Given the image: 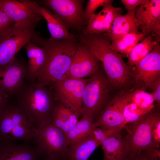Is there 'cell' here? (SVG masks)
<instances>
[{
  "mask_svg": "<svg viewBox=\"0 0 160 160\" xmlns=\"http://www.w3.org/2000/svg\"><path fill=\"white\" fill-rule=\"evenodd\" d=\"M79 40L91 50L101 65L113 89L128 90L134 84V74L122 55L111 47V40L103 33L80 34Z\"/></svg>",
  "mask_w": 160,
  "mask_h": 160,
  "instance_id": "1",
  "label": "cell"
},
{
  "mask_svg": "<svg viewBox=\"0 0 160 160\" xmlns=\"http://www.w3.org/2000/svg\"><path fill=\"white\" fill-rule=\"evenodd\" d=\"M33 42L44 47L46 53L44 65L38 74L36 82L50 89L56 83L65 79L77 50L76 39L56 41L44 39L40 36Z\"/></svg>",
  "mask_w": 160,
  "mask_h": 160,
  "instance_id": "2",
  "label": "cell"
},
{
  "mask_svg": "<svg viewBox=\"0 0 160 160\" xmlns=\"http://www.w3.org/2000/svg\"><path fill=\"white\" fill-rule=\"evenodd\" d=\"M17 104L36 129L52 120L55 101L52 90L36 82L25 85L16 94Z\"/></svg>",
  "mask_w": 160,
  "mask_h": 160,
  "instance_id": "3",
  "label": "cell"
},
{
  "mask_svg": "<svg viewBox=\"0 0 160 160\" xmlns=\"http://www.w3.org/2000/svg\"><path fill=\"white\" fill-rule=\"evenodd\" d=\"M113 89L102 66L87 79L82 97L80 113L93 123L111 97Z\"/></svg>",
  "mask_w": 160,
  "mask_h": 160,
  "instance_id": "4",
  "label": "cell"
},
{
  "mask_svg": "<svg viewBox=\"0 0 160 160\" xmlns=\"http://www.w3.org/2000/svg\"><path fill=\"white\" fill-rule=\"evenodd\" d=\"M35 128L23 110L8 102L0 111V141L25 142L33 139Z\"/></svg>",
  "mask_w": 160,
  "mask_h": 160,
  "instance_id": "5",
  "label": "cell"
},
{
  "mask_svg": "<svg viewBox=\"0 0 160 160\" xmlns=\"http://www.w3.org/2000/svg\"><path fill=\"white\" fill-rule=\"evenodd\" d=\"M160 118V108H156L137 121L127 124L124 129L129 145L128 155L143 150L158 148L154 143L152 130L155 121Z\"/></svg>",
  "mask_w": 160,
  "mask_h": 160,
  "instance_id": "6",
  "label": "cell"
},
{
  "mask_svg": "<svg viewBox=\"0 0 160 160\" xmlns=\"http://www.w3.org/2000/svg\"><path fill=\"white\" fill-rule=\"evenodd\" d=\"M34 130L33 140L45 157L64 160L68 146L65 133L56 127L52 120Z\"/></svg>",
  "mask_w": 160,
  "mask_h": 160,
  "instance_id": "7",
  "label": "cell"
},
{
  "mask_svg": "<svg viewBox=\"0 0 160 160\" xmlns=\"http://www.w3.org/2000/svg\"><path fill=\"white\" fill-rule=\"evenodd\" d=\"M84 2L82 0H43L37 2L39 5L50 9L68 31L73 28L79 31H82L87 23L83 7Z\"/></svg>",
  "mask_w": 160,
  "mask_h": 160,
  "instance_id": "8",
  "label": "cell"
},
{
  "mask_svg": "<svg viewBox=\"0 0 160 160\" xmlns=\"http://www.w3.org/2000/svg\"><path fill=\"white\" fill-rule=\"evenodd\" d=\"M35 28L17 23L7 35L0 37V67L9 63L21 48L39 36Z\"/></svg>",
  "mask_w": 160,
  "mask_h": 160,
  "instance_id": "9",
  "label": "cell"
},
{
  "mask_svg": "<svg viewBox=\"0 0 160 160\" xmlns=\"http://www.w3.org/2000/svg\"><path fill=\"white\" fill-rule=\"evenodd\" d=\"M134 74L135 88L146 91L151 89L156 79L160 77V44L136 64Z\"/></svg>",
  "mask_w": 160,
  "mask_h": 160,
  "instance_id": "10",
  "label": "cell"
},
{
  "mask_svg": "<svg viewBox=\"0 0 160 160\" xmlns=\"http://www.w3.org/2000/svg\"><path fill=\"white\" fill-rule=\"evenodd\" d=\"M87 79L65 78L55 83L52 89L55 101H59L73 110L80 113Z\"/></svg>",
  "mask_w": 160,
  "mask_h": 160,
  "instance_id": "11",
  "label": "cell"
},
{
  "mask_svg": "<svg viewBox=\"0 0 160 160\" xmlns=\"http://www.w3.org/2000/svg\"><path fill=\"white\" fill-rule=\"evenodd\" d=\"M127 91L119 90L111 97L93 123L94 127L103 129L122 127L124 129V111L126 103Z\"/></svg>",
  "mask_w": 160,
  "mask_h": 160,
  "instance_id": "12",
  "label": "cell"
},
{
  "mask_svg": "<svg viewBox=\"0 0 160 160\" xmlns=\"http://www.w3.org/2000/svg\"><path fill=\"white\" fill-rule=\"evenodd\" d=\"M126 99L124 115L128 122L137 121L157 107L151 94L139 89L127 90Z\"/></svg>",
  "mask_w": 160,
  "mask_h": 160,
  "instance_id": "13",
  "label": "cell"
},
{
  "mask_svg": "<svg viewBox=\"0 0 160 160\" xmlns=\"http://www.w3.org/2000/svg\"><path fill=\"white\" fill-rule=\"evenodd\" d=\"M102 66L90 49L78 42L75 54L65 78L84 79L96 73Z\"/></svg>",
  "mask_w": 160,
  "mask_h": 160,
  "instance_id": "14",
  "label": "cell"
},
{
  "mask_svg": "<svg viewBox=\"0 0 160 160\" xmlns=\"http://www.w3.org/2000/svg\"><path fill=\"white\" fill-rule=\"evenodd\" d=\"M27 65L15 57L0 67V89L9 96L16 94L24 85Z\"/></svg>",
  "mask_w": 160,
  "mask_h": 160,
  "instance_id": "15",
  "label": "cell"
},
{
  "mask_svg": "<svg viewBox=\"0 0 160 160\" xmlns=\"http://www.w3.org/2000/svg\"><path fill=\"white\" fill-rule=\"evenodd\" d=\"M0 9L17 24L36 27L43 19L20 0H0Z\"/></svg>",
  "mask_w": 160,
  "mask_h": 160,
  "instance_id": "16",
  "label": "cell"
},
{
  "mask_svg": "<svg viewBox=\"0 0 160 160\" xmlns=\"http://www.w3.org/2000/svg\"><path fill=\"white\" fill-rule=\"evenodd\" d=\"M44 157L37 147L27 143L0 142V160H43Z\"/></svg>",
  "mask_w": 160,
  "mask_h": 160,
  "instance_id": "17",
  "label": "cell"
},
{
  "mask_svg": "<svg viewBox=\"0 0 160 160\" xmlns=\"http://www.w3.org/2000/svg\"><path fill=\"white\" fill-rule=\"evenodd\" d=\"M33 12L41 15L46 20L51 40L59 41L67 39H76V36L70 34L62 23L49 9L39 5L37 1L20 0Z\"/></svg>",
  "mask_w": 160,
  "mask_h": 160,
  "instance_id": "18",
  "label": "cell"
},
{
  "mask_svg": "<svg viewBox=\"0 0 160 160\" xmlns=\"http://www.w3.org/2000/svg\"><path fill=\"white\" fill-rule=\"evenodd\" d=\"M143 23L136 17L135 10L121 15L115 19L109 32L103 34L111 40L119 38L129 33L139 34L138 28Z\"/></svg>",
  "mask_w": 160,
  "mask_h": 160,
  "instance_id": "19",
  "label": "cell"
},
{
  "mask_svg": "<svg viewBox=\"0 0 160 160\" xmlns=\"http://www.w3.org/2000/svg\"><path fill=\"white\" fill-rule=\"evenodd\" d=\"M137 18L143 23L140 27L146 36L150 35L152 29L160 18V0H146L135 10Z\"/></svg>",
  "mask_w": 160,
  "mask_h": 160,
  "instance_id": "20",
  "label": "cell"
},
{
  "mask_svg": "<svg viewBox=\"0 0 160 160\" xmlns=\"http://www.w3.org/2000/svg\"><path fill=\"white\" fill-rule=\"evenodd\" d=\"M25 47L28 58L26 77L31 83H34L44 65L46 51L44 47L39 46L32 41L28 43Z\"/></svg>",
  "mask_w": 160,
  "mask_h": 160,
  "instance_id": "21",
  "label": "cell"
},
{
  "mask_svg": "<svg viewBox=\"0 0 160 160\" xmlns=\"http://www.w3.org/2000/svg\"><path fill=\"white\" fill-rule=\"evenodd\" d=\"M101 145L104 155L103 160H125L128 155V142L121 135L109 137Z\"/></svg>",
  "mask_w": 160,
  "mask_h": 160,
  "instance_id": "22",
  "label": "cell"
},
{
  "mask_svg": "<svg viewBox=\"0 0 160 160\" xmlns=\"http://www.w3.org/2000/svg\"><path fill=\"white\" fill-rule=\"evenodd\" d=\"M100 145L92 134L76 143L68 145L64 160H88L96 149Z\"/></svg>",
  "mask_w": 160,
  "mask_h": 160,
  "instance_id": "23",
  "label": "cell"
},
{
  "mask_svg": "<svg viewBox=\"0 0 160 160\" xmlns=\"http://www.w3.org/2000/svg\"><path fill=\"white\" fill-rule=\"evenodd\" d=\"M157 44L152 41L150 35L145 36L126 55L128 60V65L131 69L147 56Z\"/></svg>",
  "mask_w": 160,
  "mask_h": 160,
  "instance_id": "24",
  "label": "cell"
},
{
  "mask_svg": "<svg viewBox=\"0 0 160 160\" xmlns=\"http://www.w3.org/2000/svg\"><path fill=\"white\" fill-rule=\"evenodd\" d=\"M145 36L142 32L139 34H128L119 38L111 40V47L116 52L126 56L139 41H142Z\"/></svg>",
  "mask_w": 160,
  "mask_h": 160,
  "instance_id": "25",
  "label": "cell"
},
{
  "mask_svg": "<svg viewBox=\"0 0 160 160\" xmlns=\"http://www.w3.org/2000/svg\"><path fill=\"white\" fill-rule=\"evenodd\" d=\"M92 122L82 117L73 128L66 134L68 146L76 143L86 138L92 133Z\"/></svg>",
  "mask_w": 160,
  "mask_h": 160,
  "instance_id": "26",
  "label": "cell"
},
{
  "mask_svg": "<svg viewBox=\"0 0 160 160\" xmlns=\"http://www.w3.org/2000/svg\"><path fill=\"white\" fill-rule=\"evenodd\" d=\"M113 2L106 4L99 12L92 15L87 22L86 26L83 30L82 34H92L104 33L106 14L110 5Z\"/></svg>",
  "mask_w": 160,
  "mask_h": 160,
  "instance_id": "27",
  "label": "cell"
},
{
  "mask_svg": "<svg viewBox=\"0 0 160 160\" xmlns=\"http://www.w3.org/2000/svg\"><path fill=\"white\" fill-rule=\"evenodd\" d=\"M81 116L80 113L74 112L67 120L63 121L55 117H52L53 124L65 134L71 131L79 120Z\"/></svg>",
  "mask_w": 160,
  "mask_h": 160,
  "instance_id": "28",
  "label": "cell"
},
{
  "mask_svg": "<svg viewBox=\"0 0 160 160\" xmlns=\"http://www.w3.org/2000/svg\"><path fill=\"white\" fill-rule=\"evenodd\" d=\"M124 128L122 127L103 129L93 127L92 135L101 145L102 143L106 139L121 135V131Z\"/></svg>",
  "mask_w": 160,
  "mask_h": 160,
  "instance_id": "29",
  "label": "cell"
},
{
  "mask_svg": "<svg viewBox=\"0 0 160 160\" xmlns=\"http://www.w3.org/2000/svg\"><path fill=\"white\" fill-rule=\"evenodd\" d=\"M160 158L159 149L153 148L128 155L125 160H160Z\"/></svg>",
  "mask_w": 160,
  "mask_h": 160,
  "instance_id": "30",
  "label": "cell"
},
{
  "mask_svg": "<svg viewBox=\"0 0 160 160\" xmlns=\"http://www.w3.org/2000/svg\"><path fill=\"white\" fill-rule=\"evenodd\" d=\"M75 111L68 106L59 101H56L53 111L52 117L63 121L68 119Z\"/></svg>",
  "mask_w": 160,
  "mask_h": 160,
  "instance_id": "31",
  "label": "cell"
},
{
  "mask_svg": "<svg viewBox=\"0 0 160 160\" xmlns=\"http://www.w3.org/2000/svg\"><path fill=\"white\" fill-rule=\"evenodd\" d=\"M17 24L0 9V37L7 35Z\"/></svg>",
  "mask_w": 160,
  "mask_h": 160,
  "instance_id": "32",
  "label": "cell"
},
{
  "mask_svg": "<svg viewBox=\"0 0 160 160\" xmlns=\"http://www.w3.org/2000/svg\"><path fill=\"white\" fill-rule=\"evenodd\" d=\"M113 0H89L84 10V17L87 22L96 10L99 7L103 6L106 4L113 1Z\"/></svg>",
  "mask_w": 160,
  "mask_h": 160,
  "instance_id": "33",
  "label": "cell"
},
{
  "mask_svg": "<svg viewBox=\"0 0 160 160\" xmlns=\"http://www.w3.org/2000/svg\"><path fill=\"white\" fill-rule=\"evenodd\" d=\"M152 90L151 93L156 103V107L160 108V77L154 82L152 87Z\"/></svg>",
  "mask_w": 160,
  "mask_h": 160,
  "instance_id": "34",
  "label": "cell"
},
{
  "mask_svg": "<svg viewBox=\"0 0 160 160\" xmlns=\"http://www.w3.org/2000/svg\"><path fill=\"white\" fill-rule=\"evenodd\" d=\"M152 137L153 142L159 148L160 143V118L155 122L152 130Z\"/></svg>",
  "mask_w": 160,
  "mask_h": 160,
  "instance_id": "35",
  "label": "cell"
},
{
  "mask_svg": "<svg viewBox=\"0 0 160 160\" xmlns=\"http://www.w3.org/2000/svg\"><path fill=\"white\" fill-rule=\"evenodd\" d=\"M152 41L157 44L160 43V18L156 22L152 27L150 34Z\"/></svg>",
  "mask_w": 160,
  "mask_h": 160,
  "instance_id": "36",
  "label": "cell"
},
{
  "mask_svg": "<svg viewBox=\"0 0 160 160\" xmlns=\"http://www.w3.org/2000/svg\"><path fill=\"white\" fill-rule=\"evenodd\" d=\"M128 12L135 10L137 7L144 2L146 0H121Z\"/></svg>",
  "mask_w": 160,
  "mask_h": 160,
  "instance_id": "37",
  "label": "cell"
},
{
  "mask_svg": "<svg viewBox=\"0 0 160 160\" xmlns=\"http://www.w3.org/2000/svg\"><path fill=\"white\" fill-rule=\"evenodd\" d=\"M8 97L0 89V111L8 102Z\"/></svg>",
  "mask_w": 160,
  "mask_h": 160,
  "instance_id": "38",
  "label": "cell"
},
{
  "mask_svg": "<svg viewBox=\"0 0 160 160\" xmlns=\"http://www.w3.org/2000/svg\"><path fill=\"white\" fill-rule=\"evenodd\" d=\"M43 160H63L56 158L47 156V157H45L44 159Z\"/></svg>",
  "mask_w": 160,
  "mask_h": 160,
  "instance_id": "39",
  "label": "cell"
}]
</instances>
